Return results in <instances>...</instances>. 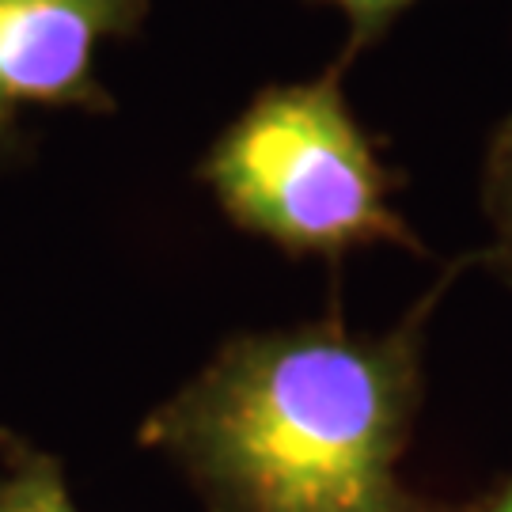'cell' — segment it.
<instances>
[{"mask_svg": "<svg viewBox=\"0 0 512 512\" xmlns=\"http://www.w3.org/2000/svg\"><path fill=\"white\" fill-rule=\"evenodd\" d=\"M448 266L384 334L308 319L228 338L141 425L209 512H471L399 475L425 395V323Z\"/></svg>", "mask_w": 512, "mask_h": 512, "instance_id": "cell-1", "label": "cell"}, {"mask_svg": "<svg viewBox=\"0 0 512 512\" xmlns=\"http://www.w3.org/2000/svg\"><path fill=\"white\" fill-rule=\"evenodd\" d=\"M330 65L304 84H274L239 110L198 164L220 213L239 232L289 258L338 262L357 247L391 243L425 255V243L391 194L406 175L384 164Z\"/></svg>", "mask_w": 512, "mask_h": 512, "instance_id": "cell-2", "label": "cell"}, {"mask_svg": "<svg viewBox=\"0 0 512 512\" xmlns=\"http://www.w3.org/2000/svg\"><path fill=\"white\" fill-rule=\"evenodd\" d=\"M152 0H0V152L19 141L23 110L110 114L114 95L95 76L110 38L141 31Z\"/></svg>", "mask_w": 512, "mask_h": 512, "instance_id": "cell-3", "label": "cell"}, {"mask_svg": "<svg viewBox=\"0 0 512 512\" xmlns=\"http://www.w3.org/2000/svg\"><path fill=\"white\" fill-rule=\"evenodd\" d=\"M0 512H80L61 459L0 429Z\"/></svg>", "mask_w": 512, "mask_h": 512, "instance_id": "cell-4", "label": "cell"}, {"mask_svg": "<svg viewBox=\"0 0 512 512\" xmlns=\"http://www.w3.org/2000/svg\"><path fill=\"white\" fill-rule=\"evenodd\" d=\"M482 209L490 220V247L478 258H486L497 274L512 281V114L497 126L494 141L486 148L482 164Z\"/></svg>", "mask_w": 512, "mask_h": 512, "instance_id": "cell-5", "label": "cell"}, {"mask_svg": "<svg viewBox=\"0 0 512 512\" xmlns=\"http://www.w3.org/2000/svg\"><path fill=\"white\" fill-rule=\"evenodd\" d=\"M315 4H330V8H338L346 16L349 38L338 65H349L361 50L376 46L391 31V23L403 16L406 8H414L418 0H315Z\"/></svg>", "mask_w": 512, "mask_h": 512, "instance_id": "cell-6", "label": "cell"}, {"mask_svg": "<svg viewBox=\"0 0 512 512\" xmlns=\"http://www.w3.org/2000/svg\"><path fill=\"white\" fill-rule=\"evenodd\" d=\"M471 512H512V478L494 497H486L482 505H471Z\"/></svg>", "mask_w": 512, "mask_h": 512, "instance_id": "cell-7", "label": "cell"}]
</instances>
